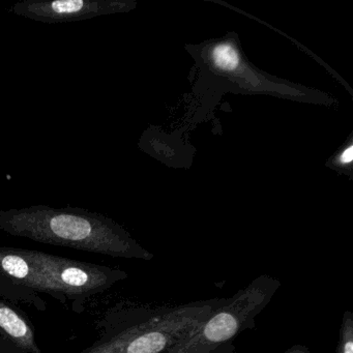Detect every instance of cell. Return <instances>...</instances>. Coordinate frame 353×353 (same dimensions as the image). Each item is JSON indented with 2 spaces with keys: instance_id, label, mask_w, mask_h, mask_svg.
Listing matches in <instances>:
<instances>
[{
  "instance_id": "obj_2",
  "label": "cell",
  "mask_w": 353,
  "mask_h": 353,
  "mask_svg": "<svg viewBox=\"0 0 353 353\" xmlns=\"http://www.w3.org/2000/svg\"><path fill=\"white\" fill-rule=\"evenodd\" d=\"M220 303L221 299H214L177 307L136 310L127 327L86 353H170Z\"/></svg>"
},
{
  "instance_id": "obj_7",
  "label": "cell",
  "mask_w": 353,
  "mask_h": 353,
  "mask_svg": "<svg viewBox=\"0 0 353 353\" xmlns=\"http://www.w3.org/2000/svg\"><path fill=\"white\" fill-rule=\"evenodd\" d=\"M336 353H353V313L345 311L339 332Z\"/></svg>"
},
{
  "instance_id": "obj_1",
  "label": "cell",
  "mask_w": 353,
  "mask_h": 353,
  "mask_svg": "<svg viewBox=\"0 0 353 353\" xmlns=\"http://www.w3.org/2000/svg\"><path fill=\"white\" fill-rule=\"evenodd\" d=\"M0 230L46 245L112 257L145 261L154 258L114 221L83 208L32 205L0 210Z\"/></svg>"
},
{
  "instance_id": "obj_4",
  "label": "cell",
  "mask_w": 353,
  "mask_h": 353,
  "mask_svg": "<svg viewBox=\"0 0 353 353\" xmlns=\"http://www.w3.org/2000/svg\"><path fill=\"white\" fill-rule=\"evenodd\" d=\"M281 287L280 281L263 274L220 305L193 332L192 339L203 345L219 346L231 342L241 332L255 327L256 317L270 303Z\"/></svg>"
},
{
  "instance_id": "obj_3",
  "label": "cell",
  "mask_w": 353,
  "mask_h": 353,
  "mask_svg": "<svg viewBox=\"0 0 353 353\" xmlns=\"http://www.w3.org/2000/svg\"><path fill=\"white\" fill-rule=\"evenodd\" d=\"M28 262L26 278L18 283L52 294H94L127 278L123 270L22 250Z\"/></svg>"
},
{
  "instance_id": "obj_10",
  "label": "cell",
  "mask_w": 353,
  "mask_h": 353,
  "mask_svg": "<svg viewBox=\"0 0 353 353\" xmlns=\"http://www.w3.org/2000/svg\"><path fill=\"white\" fill-rule=\"evenodd\" d=\"M353 159V148L350 146V148H347L344 152H343L342 156H341V162L342 163H351Z\"/></svg>"
},
{
  "instance_id": "obj_5",
  "label": "cell",
  "mask_w": 353,
  "mask_h": 353,
  "mask_svg": "<svg viewBox=\"0 0 353 353\" xmlns=\"http://www.w3.org/2000/svg\"><path fill=\"white\" fill-rule=\"evenodd\" d=\"M130 7L129 3L119 0H23L8 11L34 21L59 24L111 15Z\"/></svg>"
},
{
  "instance_id": "obj_8",
  "label": "cell",
  "mask_w": 353,
  "mask_h": 353,
  "mask_svg": "<svg viewBox=\"0 0 353 353\" xmlns=\"http://www.w3.org/2000/svg\"><path fill=\"white\" fill-rule=\"evenodd\" d=\"M214 65L225 71L234 70L239 65V55L230 44L216 46L212 52Z\"/></svg>"
},
{
  "instance_id": "obj_6",
  "label": "cell",
  "mask_w": 353,
  "mask_h": 353,
  "mask_svg": "<svg viewBox=\"0 0 353 353\" xmlns=\"http://www.w3.org/2000/svg\"><path fill=\"white\" fill-rule=\"evenodd\" d=\"M0 330L18 347L32 353H41L32 327L17 311L0 301Z\"/></svg>"
},
{
  "instance_id": "obj_9",
  "label": "cell",
  "mask_w": 353,
  "mask_h": 353,
  "mask_svg": "<svg viewBox=\"0 0 353 353\" xmlns=\"http://www.w3.org/2000/svg\"><path fill=\"white\" fill-rule=\"evenodd\" d=\"M283 353H313L307 348V347L303 346V345L296 344L293 345L292 347L288 349V350L284 351Z\"/></svg>"
}]
</instances>
